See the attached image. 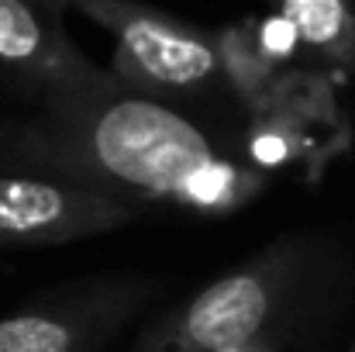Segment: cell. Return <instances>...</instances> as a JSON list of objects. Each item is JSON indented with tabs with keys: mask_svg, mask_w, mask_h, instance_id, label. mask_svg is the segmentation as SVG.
<instances>
[{
	"mask_svg": "<svg viewBox=\"0 0 355 352\" xmlns=\"http://www.w3.org/2000/svg\"><path fill=\"white\" fill-rule=\"evenodd\" d=\"M14 138L38 162L128 201L228 211L255 187L190 115L114 73L90 90L45 97V117Z\"/></svg>",
	"mask_w": 355,
	"mask_h": 352,
	"instance_id": "6da1fadb",
	"label": "cell"
},
{
	"mask_svg": "<svg viewBox=\"0 0 355 352\" xmlns=\"http://www.w3.org/2000/svg\"><path fill=\"white\" fill-rule=\"evenodd\" d=\"M138 204L59 173L0 135V245H66L135 221Z\"/></svg>",
	"mask_w": 355,
	"mask_h": 352,
	"instance_id": "7a4b0ae2",
	"label": "cell"
},
{
	"mask_svg": "<svg viewBox=\"0 0 355 352\" xmlns=\"http://www.w3.org/2000/svg\"><path fill=\"white\" fill-rule=\"evenodd\" d=\"M107 31L114 76L152 94H193L221 80L225 56L214 35L141 0H62Z\"/></svg>",
	"mask_w": 355,
	"mask_h": 352,
	"instance_id": "3957f363",
	"label": "cell"
},
{
	"mask_svg": "<svg viewBox=\"0 0 355 352\" xmlns=\"http://www.w3.org/2000/svg\"><path fill=\"white\" fill-rule=\"evenodd\" d=\"M290 266L252 262L193 294L145 352H235L262 342L286 304Z\"/></svg>",
	"mask_w": 355,
	"mask_h": 352,
	"instance_id": "277c9868",
	"label": "cell"
},
{
	"mask_svg": "<svg viewBox=\"0 0 355 352\" xmlns=\"http://www.w3.org/2000/svg\"><path fill=\"white\" fill-rule=\"evenodd\" d=\"M62 10V0H0V66L45 97L90 90L111 76L69 38Z\"/></svg>",
	"mask_w": 355,
	"mask_h": 352,
	"instance_id": "5b68a950",
	"label": "cell"
},
{
	"mask_svg": "<svg viewBox=\"0 0 355 352\" xmlns=\"http://www.w3.org/2000/svg\"><path fill=\"white\" fill-rule=\"evenodd\" d=\"M272 3L304 49L335 66L355 62V0H272Z\"/></svg>",
	"mask_w": 355,
	"mask_h": 352,
	"instance_id": "8992f818",
	"label": "cell"
},
{
	"mask_svg": "<svg viewBox=\"0 0 355 352\" xmlns=\"http://www.w3.org/2000/svg\"><path fill=\"white\" fill-rule=\"evenodd\" d=\"M87 332L83 325L49 315V311H24L0 318V352H83Z\"/></svg>",
	"mask_w": 355,
	"mask_h": 352,
	"instance_id": "52a82bcc",
	"label": "cell"
}]
</instances>
